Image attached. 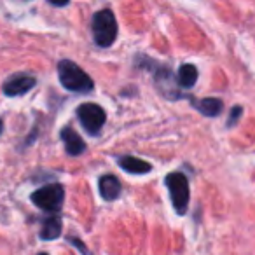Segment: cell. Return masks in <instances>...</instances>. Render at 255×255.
Wrapping results in <instances>:
<instances>
[{
    "label": "cell",
    "mask_w": 255,
    "mask_h": 255,
    "mask_svg": "<svg viewBox=\"0 0 255 255\" xmlns=\"http://www.w3.org/2000/svg\"><path fill=\"white\" fill-rule=\"evenodd\" d=\"M119 166L123 168L124 171L128 173H133V175H143V173H149L152 170V164L147 163V161H142L135 156H123L119 157Z\"/></svg>",
    "instance_id": "cell-9"
},
{
    "label": "cell",
    "mask_w": 255,
    "mask_h": 255,
    "mask_svg": "<svg viewBox=\"0 0 255 255\" xmlns=\"http://www.w3.org/2000/svg\"><path fill=\"white\" fill-rule=\"evenodd\" d=\"M166 185L171 196V203L178 215H184L189 208V199H191V189H189L187 177L178 171L170 173L166 177Z\"/></svg>",
    "instance_id": "cell-3"
},
{
    "label": "cell",
    "mask_w": 255,
    "mask_h": 255,
    "mask_svg": "<svg viewBox=\"0 0 255 255\" xmlns=\"http://www.w3.org/2000/svg\"><path fill=\"white\" fill-rule=\"evenodd\" d=\"M241 114H243V109H241V107H233V110H231V116H229V121H227V126H229V128L234 126V123L240 119Z\"/></svg>",
    "instance_id": "cell-13"
},
{
    "label": "cell",
    "mask_w": 255,
    "mask_h": 255,
    "mask_svg": "<svg viewBox=\"0 0 255 255\" xmlns=\"http://www.w3.org/2000/svg\"><path fill=\"white\" fill-rule=\"evenodd\" d=\"M68 243L75 245V247H77L79 250L82 252V255H91V254H89V250H88V248H86L84 245H82V241H81V240H77V238H68Z\"/></svg>",
    "instance_id": "cell-14"
},
{
    "label": "cell",
    "mask_w": 255,
    "mask_h": 255,
    "mask_svg": "<svg viewBox=\"0 0 255 255\" xmlns=\"http://www.w3.org/2000/svg\"><path fill=\"white\" fill-rule=\"evenodd\" d=\"M93 35H95V42L100 47L112 46L117 37V21L112 11L103 9V11L96 12L93 18Z\"/></svg>",
    "instance_id": "cell-2"
},
{
    "label": "cell",
    "mask_w": 255,
    "mask_h": 255,
    "mask_svg": "<svg viewBox=\"0 0 255 255\" xmlns=\"http://www.w3.org/2000/svg\"><path fill=\"white\" fill-rule=\"evenodd\" d=\"M77 117L89 135H98L107 121L105 110L100 105H96V103H82V105H79Z\"/></svg>",
    "instance_id": "cell-5"
},
{
    "label": "cell",
    "mask_w": 255,
    "mask_h": 255,
    "mask_svg": "<svg viewBox=\"0 0 255 255\" xmlns=\"http://www.w3.org/2000/svg\"><path fill=\"white\" fill-rule=\"evenodd\" d=\"M49 2L53 5H58V7H61V5H67L68 2H70V0H49Z\"/></svg>",
    "instance_id": "cell-15"
},
{
    "label": "cell",
    "mask_w": 255,
    "mask_h": 255,
    "mask_svg": "<svg viewBox=\"0 0 255 255\" xmlns=\"http://www.w3.org/2000/svg\"><path fill=\"white\" fill-rule=\"evenodd\" d=\"M198 81V68L194 65L187 63L182 65L180 70H178V86L182 88H192Z\"/></svg>",
    "instance_id": "cell-12"
},
{
    "label": "cell",
    "mask_w": 255,
    "mask_h": 255,
    "mask_svg": "<svg viewBox=\"0 0 255 255\" xmlns=\"http://www.w3.org/2000/svg\"><path fill=\"white\" fill-rule=\"evenodd\" d=\"M63 199H65V189H63V185H60V184L44 185V187L37 189L32 194L33 205L49 213L60 212L61 205H63Z\"/></svg>",
    "instance_id": "cell-4"
},
{
    "label": "cell",
    "mask_w": 255,
    "mask_h": 255,
    "mask_svg": "<svg viewBox=\"0 0 255 255\" xmlns=\"http://www.w3.org/2000/svg\"><path fill=\"white\" fill-rule=\"evenodd\" d=\"M2 129H4V123H2V119H0V133H2Z\"/></svg>",
    "instance_id": "cell-16"
},
{
    "label": "cell",
    "mask_w": 255,
    "mask_h": 255,
    "mask_svg": "<svg viewBox=\"0 0 255 255\" xmlns=\"http://www.w3.org/2000/svg\"><path fill=\"white\" fill-rule=\"evenodd\" d=\"M194 105H196V109H198L199 112H201L203 116H206V117H215V116H219V114L222 112V109H224L222 100H219V98H205V100H199V102H196Z\"/></svg>",
    "instance_id": "cell-11"
},
{
    "label": "cell",
    "mask_w": 255,
    "mask_h": 255,
    "mask_svg": "<svg viewBox=\"0 0 255 255\" xmlns=\"http://www.w3.org/2000/svg\"><path fill=\"white\" fill-rule=\"evenodd\" d=\"M58 75H60V81L63 84V88H67L68 91L89 93L95 88L93 79L79 65H75L70 60H61L58 63Z\"/></svg>",
    "instance_id": "cell-1"
},
{
    "label": "cell",
    "mask_w": 255,
    "mask_h": 255,
    "mask_svg": "<svg viewBox=\"0 0 255 255\" xmlns=\"http://www.w3.org/2000/svg\"><path fill=\"white\" fill-rule=\"evenodd\" d=\"M98 189L105 201H114V199L119 198L121 191H123V185H121L119 178L114 177V175H103L98 182Z\"/></svg>",
    "instance_id": "cell-8"
},
{
    "label": "cell",
    "mask_w": 255,
    "mask_h": 255,
    "mask_svg": "<svg viewBox=\"0 0 255 255\" xmlns=\"http://www.w3.org/2000/svg\"><path fill=\"white\" fill-rule=\"evenodd\" d=\"M61 234V219L58 215L47 217L42 224V231H40V238L46 241L56 240Z\"/></svg>",
    "instance_id": "cell-10"
},
{
    "label": "cell",
    "mask_w": 255,
    "mask_h": 255,
    "mask_svg": "<svg viewBox=\"0 0 255 255\" xmlns=\"http://www.w3.org/2000/svg\"><path fill=\"white\" fill-rule=\"evenodd\" d=\"M35 86V77L28 74H16L4 82V93L7 96H21Z\"/></svg>",
    "instance_id": "cell-6"
},
{
    "label": "cell",
    "mask_w": 255,
    "mask_h": 255,
    "mask_svg": "<svg viewBox=\"0 0 255 255\" xmlns=\"http://www.w3.org/2000/svg\"><path fill=\"white\" fill-rule=\"evenodd\" d=\"M39 255H47V254H39Z\"/></svg>",
    "instance_id": "cell-17"
},
{
    "label": "cell",
    "mask_w": 255,
    "mask_h": 255,
    "mask_svg": "<svg viewBox=\"0 0 255 255\" xmlns=\"http://www.w3.org/2000/svg\"><path fill=\"white\" fill-rule=\"evenodd\" d=\"M60 136L65 143V149H67V152L70 154V156H81V154L86 150V142L74 131V129H72L70 126L63 128Z\"/></svg>",
    "instance_id": "cell-7"
}]
</instances>
